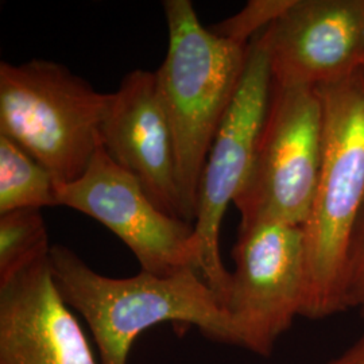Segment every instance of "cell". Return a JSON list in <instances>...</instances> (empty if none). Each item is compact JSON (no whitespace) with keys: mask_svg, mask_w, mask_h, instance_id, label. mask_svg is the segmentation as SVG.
<instances>
[{"mask_svg":"<svg viewBox=\"0 0 364 364\" xmlns=\"http://www.w3.org/2000/svg\"><path fill=\"white\" fill-rule=\"evenodd\" d=\"M326 364H364V333L347 350Z\"/></svg>","mask_w":364,"mask_h":364,"instance_id":"2e32d148","label":"cell"},{"mask_svg":"<svg viewBox=\"0 0 364 364\" xmlns=\"http://www.w3.org/2000/svg\"><path fill=\"white\" fill-rule=\"evenodd\" d=\"M102 146L162 212L183 220L174 134L156 72L136 69L108 95Z\"/></svg>","mask_w":364,"mask_h":364,"instance_id":"30bf717a","label":"cell"},{"mask_svg":"<svg viewBox=\"0 0 364 364\" xmlns=\"http://www.w3.org/2000/svg\"><path fill=\"white\" fill-rule=\"evenodd\" d=\"M0 364H100L58 291L50 257L0 287Z\"/></svg>","mask_w":364,"mask_h":364,"instance_id":"8fae6325","label":"cell"},{"mask_svg":"<svg viewBox=\"0 0 364 364\" xmlns=\"http://www.w3.org/2000/svg\"><path fill=\"white\" fill-rule=\"evenodd\" d=\"M263 38L275 87L338 82L364 68V0H293Z\"/></svg>","mask_w":364,"mask_h":364,"instance_id":"9c48e42d","label":"cell"},{"mask_svg":"<svg viewBox=\"0 0 364 364\" xmlns=\"http://www.w3.org/2000/svg\"><path fill=\"white\" fill-rule=\"evenodd\" d=\"M108 95L54 61H3L0 135L37 159L61 188L77 181L102 146Z\"/></svg>","mask_w":364,"mask_h":364,"instance_id":"277c9868","label":"cell"},{"mask_svg":"<svg viewBox=\"0 0 364 364\" xmlns=\"http://www.w3.org/2000/svg\"><path fill=\"white\" fill-rule=\"evenodd\" d=\"M346 309L364 314V207L352 231L346 272H344Z\"/></svg>","mask_w":364,"mask_h":364,"instance_id":"9a60e30c","label":"cell"},{"mask_svg":"<svg viewBox=\"0 0 364 364\" xmlns=\"http://www.w3.org/2000/svg\"><path fill=\"white\" fill-rule=\"evenodd\" d=\"M58 205V185L50 171L0 135V215Z\"/></svg>","mask_w":364,"mask_h":364,"instance_id":"7c38bea8","label":"cell"},{"mask_svg":"<svg viewBox=\"0 0 364 364\" xmlns=\"http://www.w3.org/2000/svg\"><path fill=\"white\" fill-rule=\"evenodd\" d=\"M324 105V150L305 237L302 317L347 311L344 272L353 227L364 207V68L317 88Z\"/></svg>","mask_w":364,"mask_h":364,"instance_id":"3957f363","label":"cell"},{"mask_svg":"<svg viewBox=\"0 0 364 364\" xmlns=\"http://www.w3.org/2000/svg\"><path fill=\"white\" fill-rule=\"evenodd\" d=\"M293 0H251L240 13L210 28L224 38L248 45L287 11Z\"/></svg>","mask_w":364,"mask_h":364,"instance_id":"5bb4252c","label":"cell"},{"mask_svg":"<svg viewBox=\"0 0 364 364\" xmlns=\"http://www.w3.org/2000/svg\"><path fill=\"white\" fill-rule=\"evenodd\" d=\"M50 267L68 306L90 328L100 364H129L135 340L165 323L195 326L207 338L234 346L228 314L197 270L111 278L61 245L52 247Z\"/></svg>","mask_w":364,"mask_h":364,"instance_id":"6da1fadb","label":"cell"},{"mask_svg":"<svg viewBox=\"0 0 364 364\" xmlns=\"http://www.w3.org/2000/svg\"><path fill=\"white\" fill-rule=\"evenodd\" d=\"M164 10L169 46L156 81L174 134L183 220L195 225L207 156L243 76L250 43L203 26L191 0H166Z\"/></svg>","mask_w":364,"mask_h":364,"instance_id":"7a4b0ae2","label":"cell"},{"mask_svg":"<svg viewBox=\"0 0 364 364\" xmlns=\"http://www.w3.org/2000/svg\"><path fill=\"white\" fill-rule=\"evenodd\" d=\"M52 247L41 209L0 215V287L48 259Z\"/></svg>","mask_w":364,"mask_h":364,"instance_id":"4fadbf2b","label":"cell"},{"mask_svg":"<svg viewBox=\"0 0 364 364\" xmlns=\"http://www.w3.org/2000/svg\"><path fill=\"white\" fill-rule=\"evenodd\" d=\"M58 205L102 223L130 248L142 272L166 277L193 269L201 274L195 225L158 208L103 146L77 181L58 188Z\"/></svg>","mask_w":364,"mask_h":364,"instance_id":"ba28073f","label":"cell"},{"mask_svg":"<svg viewBox=\"0 0 364 364\" xmlns=\"http://www.w3.org/2000/svg\"><path fill=\"white\" fill-rule=\"evenodd\" d=\"M324 105L317 88L275 87L247 181L235 198L240 225L278 220L304 225L320 178Z\"/></svg>","mask_w":364,"mask_h":364,"instance_id":"5b68a950","label":"cell"},{"mask_svg":"<svg viewBox=\"0 0 364 364\" xmlns=\"http://www.w3.org/2000/svg\"><path fill=\"white\" fill-rule=\"evenodd\" d=\"M223 306L234 346L269 356L301 316L306 290L302 225L259 220L240 225Z\"/></svg>","mask_w":364,"mask_h":364,"instance_id":"8992f818","label":"cell"},{"mask_svg":"<svg viewBox=\"0 0 364 364\" xmlns=\"http://www.w3.org/2000/svg\"><path fill=\"white\" fill-rule=\"evenodd\" d=\"M270 93L272 72L262 31L248 45L243 76L210 146L198 189L195 235L201 250V275L221 304L230 281L221 262V224L247 181Z\"/></svg>","mask_w":364,"mask_h":364,"instance_id":"52a82bcc","label":"cell"}]
</instances>
